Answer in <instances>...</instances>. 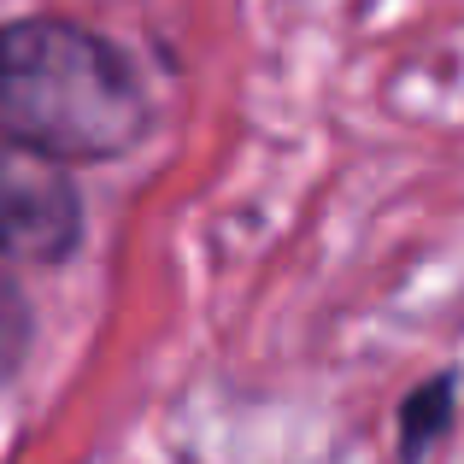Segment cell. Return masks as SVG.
Returning a JSON list of instances; mask_svg holds the SVG:
<instances>
[{"label": "cell", "mask_w": 464, "mask_h": 464, "mask_svg": "<svg viewBox=\"0 0 464 464\" xmlns=\"http://www.w3.org/2000/svg\"><path fill=\"white\" fill-rule=\"evenodd\" d=\"M24 347H30V306H24V295L0 276V376L24 359Z\"/></svg>", "instance_id": "cell-4"}, {"label": "cell", "mask_w": 464, "mask_h": 464, "mask_svg": "<svg viewBox=\"0 0 464 464\" xmlns=\"http://www.w3.org/2000/svg\"><path fill=\"white\" fill-rule=\"evenodd\" d=\"M447 418H453V376H435L400 411V453H406V464H423V453L441 441Z\"/></svg>", "instance_id": "cell-3"}, {"label": "cell", "mask_w": 464, "mask_h": 464, "mask_svg": "<svg viewBox=\"0 0 464 464\" xmlns=\"http://www.w3.org/2000/svg\"><path fill=\"white\" fill-rule=\"evenodd\" d=\"M148 124V94L106 35L65 18L0 30V130L47 159H118Z\"/></svg>", "instance_id": "cell-1"}, {"label": "cell", "mask_w": 464, "mask_h": 464, "mask_svg": "<svg viewBox=\"0 0 464 464\" xmlns=\"http://www.w3.org/2000/svg\"><path fill=\"white\" fill-rule=\"evenodd\" d=\"M82 229V200L65 165L0 130V253L6 259H65Z\"/></svg>", "instance_id": "cell-2"}]
</instances>
